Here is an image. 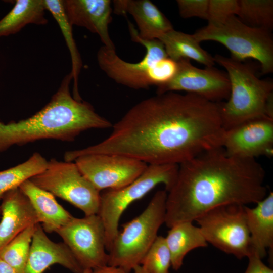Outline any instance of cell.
Listing matches in <instances>:
<instances>
[{
	"label": "cell",
	"instance_id": "484cf974",
	"mask_svg": "<svg viewBox=\"0 0 273 273\" xmlns=\"http://www.w3.org/2000/svg\"><path fill=\"white\" fill-rule=\"evenodd\" d=\"M237 15L250 26L270 31L273 28V1L240 0Z\"/></svg>",
	"mask_w": 273,
	"mask_h": 273
},
{
	"label": "cell",
	"instance_id": "ffe728a7",
	"mask_svg": "<svg viewBox=\"0 0 273 273\" xmlns=\"http://www.w3.org/2000/svg\"><path fill=\"white\" fill-rule=\"evenodd\" d=\"M19 188L29 199L46 233H56L73 217L58 203L53 195L30 180L24 182Z\"/></svg>",
	"mask_w": 273,
	"mask_h": 273
},
{
	"label": "cell",
	"instance_id": "603a6c76",
	"mask_svg": "<svg viewBox=\"0 0 273 273\" xmlns=\"http://www.w3.org/2000/svg\"><path fill=\"white\" fill-rule=\"evenodd\" d=\"M158 39L163 43L168 57L176 62L181 59H192L207 67L215 64L213 57L201 48L193 34L173 29Z\"/></svg>",
	"mask_w": 273,
	"mask_h": 273
},
{
	"label": "cell",
	"instance_id": "4dcf8cb0",
	"mask_svg": "<svg viewBox=\"0 0 273 273\" xmlns=\"http://www.w3.org/2000/svg\"><path fill=\"white\" fill-rule=\"evenodd\" d=\"M248 258L249 263L244 273H273L272 269L266 265L262 259L253 254Z\"/></svg>",
	"mask_w": 273,
	"mask_h": 273
},
{
	"label": "cell",
	"instance_id": "d590c367",
	"mask_svg": "<svg viewBox=\"0 0 273 273\" xmlns=\"http://www.w3.org/2000/svg\"><path fill=\"white\" fill-rule=\"evenodd\" d=\"M1 208H0V214H1Z\"/></svg>",
	"mask_w": 273,
	"mask_h": 273
},
{
	"label": "cell",
	"instance_id": "4316f807",
	"mask_svg": "<svg viewBox=\"0 0 273 273\" xmlns=\"http://www.w3.org/2000/svg\"><path fill=\"white\" fill-rule=\"evenodd\" d=\"M36 224L32 225L22 231L0 252V258L10 265L17 273H22L25 267Z\"/></svg>",
	"mask_w": 273,
	"mask_h": 273
},
{
	"label": "cell",
	"instance_id": "e575fe53",
	"mask_svg": "<svg viewBox=\"0 0 273 273\" xmlns=\"http://www.w3.org/2000/svg\"><path fill=\"white\" fill-rule=\"evenodd\" d=\"M91 269H85L82 273H90Z\"/></svg>",
	"mask_w": 273,
	"mask_h": 273
},
{
	"label": "cell",
	"instance_id": "30bf717a",
	"mask_svg": "<svg viewBox=\"0 0 273 273\" xmlns=\"http://www.w3.org/2000/svg\"><path fill=\"white\" fill-rule=\"evenodd\" d=\"M245 206L229 204L212 209L197 221L207 242L241 259L250 254Z\"/></svg>",
	"mask_w": 273,
	"mask_h": 273
},
{
	"label": "cell",
	"instance_id": "3957f363",
	"mask_svg": "<svg viewBox=\"0 0 273 273\" xmlns=\"http://www.w3.org/2000/svg\"><path fill=\"white\" fill-rule=\"evenodd\" d=\"M72 80L70 73L66 75L50 101L33 115L18 122L0 121V153L13 146L44 139L71 142L85 130L112 127L89 103L71 95Z\"/></svg>",
	"mask_w": 273,
	"mask_h": 273
},
{
	"label": "cell",
	"instance_id": "7402d4cb",
	"mask_svg": "<svg viewBox=\"0 0 273 273\" xmlns=\"http://www.w3.org/2000/svg\"><path fill=\"white\" fill-rule=\"evenodd\" d=\"M44 0H17L10 11L0 20V37L15 34L28 24L45 25Z\"/></svg>",
	"mask_w": 273,
	"mask_h": 273
},
{
	"label": "cell",
	"instance_id": "5b68a950",
	"mask_svg": "<svg viewBox=\"0 0 273 273\" xmlns=\"http://www.w3.org/2000/svg\"><path fill=\"white\" fill-rule=\"evenodd\" d=\"M215 62L223 67L230 82V96L220 104L224 129L266 115V104L273 94V82L259 79L249 64L231 57L216 55ZM268 117V116H267Z\"/></svg>",
	"mask_w": 273,
	"mask_h": 273
},
{
	"label": "cell",
	"instance_id": "ba28073f",
	"mask_svg": "<svg viewBox=\"0 0 273 273\" xmlns=\"http://www.w3.org/2000/svg\"><path fill=\"white\" fill-rule=\"evenodd\" d=\"M193 35L199 43L214 41L222 44L230 52L231 57L237 61L256 60L263 74L273 72V39L270 31L250 26L236 15L221 25H207Z\"/></svg>",
	"mask_w": 273,
	"mask_h": 273
},
{
	"label": "cell",
	"instance_id": "52a82bcc",
	"mask_svg": "<svg viewBox=\"0 0 273 273\" xmlns=\"http://www.w3.org/2000/svg\"><path fill=\"white\" fill-rule=\"evenodd\" d=\"M179 165L150 164L143 173L129 184L117 189H108L100 194L97 214L105 230L106 249L109 251L119 232L123 213L132 202L141 199L156 186L163 184L168 192L176 180Z\"/></svg>",
	"mask_w": 273,
	"mask_h": 273
},
{
	"label": "cell",
	"instance_id": "6da1fadb",
	"mask_svg": "<svg viewBox=\"0 0 273 273\" xmlns=\"http://www.w3.org/2000/svg\"><path fill=\"white\" fill-rule=\"evenodd\" d=\"M112 127L107 138L68 151V159L74 161L87 154H116L149 165H179L222 147L225 131L219 103L174 92L157 94L137 103Z\"/></svg>",
	"mask_w": 273,
	"mask_h": 273
},
{
	"label": "cell",
	"instance_id": "9a60e30c",
	"mask_svg": "<svg viewBox=\"0 0 273 273\" xmlns=\"http://www.w3.org/2000/svg\"><path fill=\"white\" fill-rule=\"evenodd\" d=\"M56 264L63 266L73 273H82L84 271L67 246L63 242L56 243L52 241L40 224L38 223L22 273H43Z\"/></svg>",
	"mask_w": 273,
	"mask_h": 273
},
{
	"label": "cell",
	"instance_id": "f1b7e54d",
	"mask_svg": "<svg viewBox=\"0 0 273 273\" xmlns=\"http://www.w3.org/2000/svg\"><path fill=\"white\" fill-rule=\"evenodd\" d=\"M238 10V0H209L208 25H221L231 16L237 15Z\"/></svg>",
	"mask_w": 273,
	"mask_h": 273
},
{
	"label": "cell",
	"instance_id": "44dd1931",
	"mask_svg": "<svg viewBox=\"0 0 273 273\" xmlns=\"http://www.w3.org/2000/svg\"><path fill=\"white\" fill-rule=\"evenodd\" d=\"M165 238L171 254V267L175 271L181 268L184 259L189 252L208 246L199 227L190 221L172 226Z\"/></svg>",
	"mask_w": 273,
	"mask_h": 273
},
{
	"label": "cell",
	"instance_id": "7c38bea8",
	"mask_svg": "<svg viewBox=\"0 0 273 273\" xmlns=\"http://www.w3.org/2000/svg\"><path fill=\"white\" fill-rule=\"evenodd\" d=\"M81 173L100 192L117 189L132 183L147 168V163L116 154H87L74 160Z\"/></svg>",
	"mask_w": 273,
	"mask_h": 273
},
{
	"label": "cell",
	"instance_id": "e0dca14e",
	"mask_svg": "<svg viewBox=\"0 0 273 273\" xmlns=\"http://www.w3.org/2000/svg\"><path fill=\"white\" fill-rule=\"evenodd\" d=\"M2 200L0 252L24 230L39 223L31 202L19 188L7 192Z\"/></svg>",
	"mask_w": 273,
	"mask_h": 273
},
{
	"label": "cell",
	"instance_id": "8fae6325",
	"mask_svg": "<svg viewBox=\"0 0 273 273\" xmlns=\"http://www.w3.org/2000/svg\"><path fill=\"white\" fill-rule=\"evenodd\" d=\"M56 233L83 270L107 265L105 230L98 214L73 217Z\"/></svg>",
	"mask_w": 273,
	"mask_h": 273
},
{
	"label": "cell",
	"instance_id": "d6986e66",
	"mask_svg": "<svg viewBox=\"0 0 273 273\" xmlns=\"http://www.w3.org/2000/svg\"><path fill=\"white\" fill-rule=\"evenodd\" d=\"M254 208L245 206L247 226L250 237V254L261 259L273 249V193L256 204Z\"/></svg>",
	"mask_w": 273,
	"mask_h": 273
},
{
	"label": "cell",
	"instance_id": "9c48e42d",
	"mask_svg": "<svg viewBox=\"0 0 273 273\" xmlns=\"http://www.w3.org/2000/svg\"><path fill=\"white\" fill-rule=\"evenodd\" d=\"M29 180L55 197L70 203L85 215L98 212L100 192L81 173L75 162L52 159L43 171Z\"/></svg>",
	"mask_w": 273,
	"mask_h": 273
},
{
	"label": "cell",
	"instance_id": "2e32d148",
	"mask_svg": "<svg viewBox=\"0 0 273 273\" xmlns=\"http://www.w3.org/2000/svg\"><path fill=\"white\" fill-rule=\"evenodd\" d=\"M63 6L73 26L83 27L99 36L104 46L115 50L109 33L112 9L110 0H65Z\"/></svg>",
	"mask_w": 273,
	"mask_h": 273
},
{
	"label": "cell",
	"instance_id": "1f68e13d",
	"mask_svg": "<svg viewBox=\"0 0 273 273\" xmlns=\"http://www.w3.org/2000/svg\"><path fill=\"white\" fill-rule=\"evenodd\" d=\"M90 273H127L122 269L115 266L106 265L91 270Z\"/></svg>",
	"mask_w": 273,
	"mask_h": 273
},
{
	"label": "cell",
	"instance_id": "ac0fdd59",
	"mask_svg": "<svg viewBox=\"0 0 273 273\" xmlns=\"http://www.w3.org/2000/svg\"><path fill=\"white\" fill-rule=\"evenodd\" d=\"M112 3L115 13H128L133 17L139 29L138 35L143 39H158L173 29L168 18L149 0H119Z\"/></svg>",
	"mask_w": 273,
	"mask_h": 273
},
{
	"label": "cell",
	"instance_id": "8992f818",
	"mask_svg": "<svg viewBox=\"0 0 273 273\" xmlns=\"http://www.w3.org/2000/svg\"><path fill=\"white\" fill-rule=\"evenodd\" d=\"M167 195L165 190L157 191L145 209L123 225L108 251V265L129 273L140 265L165 222Z\"/></svg>",
	"mask_w": 273,
	"mask_h": 273
},
{
	"label": "cell",
	"instance_id": "277c9868",
	"mask_svg": "<svg viewBox=\"0 0 273 273\" xmlns=\"http://www.w3.org/2000/svg\"><path fill=\"white\" fill-rule=\"evenodd\" d=\"M128 24L132 40L146 48L145 56L139 62L129 63L119 58L115 50L103 46L97 55L100 68L117 83L135 89L168 82L177 71V62L168 57L161 41L140 38L133 24L130 21Z\"/></svg>",
	"mask_w": 273,
	"mask_h": 273
},
{
	"label": "cell",
	"instance_id": "d4e9b609",
	"mask_svg": "<svg viewBox=\"0 0 273 273\" xmlns=\"http://www.w3.org/2000/svg\"><path fill=\"white\" fill-rule=\"evenodd\" d=\"M48 161L36 152L25 162L0 171V200L9 191L19 188L24 182L43 171Z\"/></svg>",
	"mask_w": 273,
	"mask_h": 273
},
{
	"label": "cell",
	"instance_id": "836d02e7",
	"mask_svg": "<svg viewBox=\"0 0 273 273\" xmlns=\"http://www.w3.org/2000/svg\"><path fill=\"white\" fill-rule=\"evenodd\" d=\"M133 273H148L141 265H138L133 269Z\"/></svg>",
	"mask_w": 273,
	"mask_h": 273
},
{
	"label": "cell",
	"instance_id": "4fadbf2b",
	"mask_svg": "<svg viewBox=\"0 0 273 273\" xmlns=\"http://www.w3.org/2000/svg\"><path fill=\"white\" fill-rule=\"evenodd\" d=\"M176 62L177 70L175 74L168 82L157 87V94L185 91L216 103L228 99L231 87L226 72L214 66L204 69L197 68L187 59Z\"/></svg>",
	"mask_w": 273,
	"mask_h": 273
},
{
	"label": "cell",
	"instance_id": "f546056e",
	"mask_svg": "<svg viewBox=\"0 0 273 273\" xmlns=\"http://www.w3.org/2000/svg\"><path fill=\"white\" fill-rule=\"evenodd\" d=\"M176 3L182 18L198 17L207 20L209 0H177Z\"/></svg>",
	"mask_w": 273,
	"mask_h": 273
},
{
	"label": "cell",
	"instance_id": "83f0119b",
	"mask_svg": "<svg viewBox=\"0 0 273 273\" xmlns=\"http://www.w3.org/2000/svg\"><path fill=\"white\" fill-rule=\"evenodd\" d=\"M140 265L148 273H169L171 257L165 237H157Z\"/></svg>",
	"mask_w": 273,
	"mask_h": 273
},
{
	"label": "cell",
	"instance_id": "d6a6232c",
	"mask_svg": "<svg viewBox=\"0 0 273 273\" xmlns=\"http://www.w3.org/2000/svg\"><path fill=\"white\" fill-rule=\"evenodd\" d=\"M0 273H17L7 262L0 258Z\"/></svg>",
	"mask_w": 273,
	"mask_h": 273
},
{
	"label": "cell",
	"instance_id": "cb8c5ba5",
	"mask_svg": "<svg viewBox=\"0 0 273 273\" xmlns=\"http://www.w3.org/2000/svg\"><path fill=\"white\" fill-rule=\"evenodd\" d=\"M44 3L46 10L51 13L58 24L70 52L72 65L70 74L73 80V96L75 99L81 100L82 99L78 91V79L82 63L73 37L72 26L64 11L63 1L44 0Z\"/></svg>",
	"mask_w": 273,
	"mask_h": 273
},
{
	"label": "cell",
	"instance_id": "5bb4252c",
	"mask_svg": "<svg viewBox=\"0 0 273 273\" xmlns=\"http://www.w3.org/2000/svg\"><path fill=\"white\" fill-rule=\"evenodd\" d=\"M222 148L229 155L255 159L273 153V118L262 116L225 129Z\"/></svg>",
	"mask_w": 273,
	"mask_h": 273
},
{
	"label": "cell",
	"instance_id": "7a4b0ae2",
	"mask_svg": "<svg viewBox=\"0 0 273 273\" xmlns=\"http://www.w3.org/2000/svg\"><path fill=\"white\" fill-rule=\"evenodd\" d=\"M265 177L255 159L230 156L222 147L203 152L179 165L167 192L164 223L170 228L221 206L256 204L268 194Z\"/></svg>",
	"mask_w": 273,
	"mask_h": 273
}]
</instances>
